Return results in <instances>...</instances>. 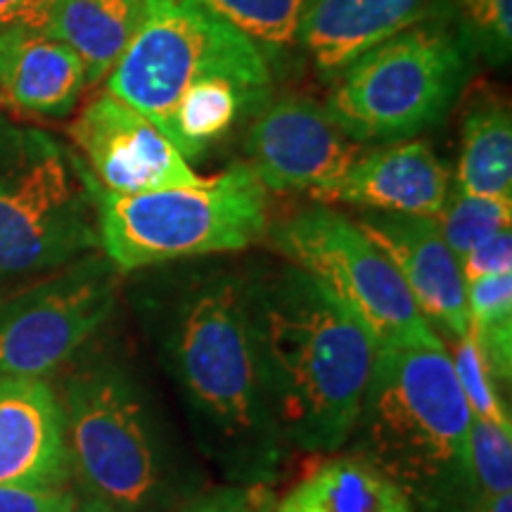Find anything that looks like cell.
<instances>
[{
	"label": "cell",
	"mask_w": 512,
	"mask_h": 512,
	"mask_svg": "<svg viewBox=\"0 0 512 512\" xmlns=\"http://www.w3.org/2000/svg\"><path fill=\"white\" fill-rule=\"evenodd\" d=\"M133 275L140 332L181 401L204 467L226 484L271 486L294 451L261 384L245 268L209 256Z\"/></svg>",
	"instance_id": "obj_1"
},
{
	"label": "cell",
	"mask_w": 512,
	"mask_h": 512,
	"mask_svg": "<svg viewBox=\"0 0 512 512\" xmlns=\"http://www.w3.org/2000/svg\"><path fill=\"white\" fill-rule=\"evenodd\" d=\"M261 384L292 451L347 446L373 375L366 325L292 264L245 268Z\"/></svg>",
	"instance_id": "obj_2"
},
{
	"label": "cell",
	"mask_w": 512,
	"mask_h": 512,
	"mask_svg": "<svg viewBox=\"0 0 512 512\" xmlns=\"http://www.w3.org/2000/svg\"><path fill=\"white\" fill-rule=\"evenodd\" d=\"M60 406L72 477L91 501L119 512H181L209 489L195 446L121 347L83 358L62 382Z\"/></svg>",
	"instance_id": "obj_3"
},
{
	"label": "cell",
	"mask_w": 512,
	"mask_h": 512,
	"mask_svg": "<svg viewBox=\"0 0 512 512\" xmlns=\"http://www.w3.org/2000/svg\"><path fill=\"white\" fill-rule=\"evenodd\" d=\"M470 420L444 342L377 349L347 453L399 484L418 512H477Z\"/></svg>",
	"instance_id": "obj_4"
},
{
	"label": "cell",
	"mask_w": 512,
	"mask_h": 512,
	"mask_svg": "<svg viewBox=\"0 0 512 512\" xmlns=\"http://www.w3.org/2000/svg\"><path fill=\"white\" fill-rule=\"evenodd\" d=\"M100 252L124 275L245 252L268 233V190L245 162L188 188L112 195L93 181Z\"/></svg>",
	"instance_id": "obj_5"
},
{
	"label": "cell",
	"mask_w": 512,
	"mask_h": 512,
	"mask_svg": "<svg viewBox=\"0 0 512 512\" xmlns=\"http://www.w3.org/2000/svg\"><path fill=\"white\" fill-rule=\"evenodd\" d=\"M100 252L93 178L67 145L0 117V275L50 273Z\"/></svg>",
	"instance_id": "obj_6"
},
{
	"label": "cell",
	"mask_w": 512,
	"mask_h": 512,
	"mask_svg": "<svg viewBox=\"0 0 512 512\" xmlns=\"http://www.w3.org/2000/svg\"><path fill=\"white\" fill-rule=\"evenodd\" d=\"M214 76L264 98L271 93V67L259 43L207 0H145L136 34L107 74V93L145 114L171 140L181 95Z\"/></svg>",
	"instance_id": "obj_7"
},
{
	"label": "cell",
	"mask_w": 512,
	"mask_h": 512,
	"mask_svg": "<svg viewBox=\"0 0 512 512\" xmlns=\"http://www.w3.org/2000/svg\"><path fill=\"white\" fill-rule=\"evenodd\" d=\"M465 43L441 19L389 38L332 76L323 110L358 145L413 140L456 105Z\"/></svg>",
	"instance_id": "obj_8"
},
{
	"label": "cell",
	"mask_w": 512,
	"mask_h": 512,
	"mask_svg": "<svg viewBox=\"0 0 512 512\" xmlns=\"http://www.w3.org/2000/svg\"><path fill=\"white\" fill-rule=\"evenodd\" d=\"M268 238L287 264L309 273L366 325L377 349L441 344L401 275L354 219L313 207L268 226Z\"/></svg>",
	"instance_id": "obj_9"
},
{
	"label": "cell",
	"mask_w": 512,
	"mask_h": 512,
	"mask_svg": "<svg viewBox=\"0 0 512 512\" xmlns=\"http://www.w3.org/2000/svg\"><path fill=\"white\" fill-rule=\"evenodd\" d=\"M121 278L93 252L0 299V375L43 380L72 361L112 318Z\"/></svg>",
	"instance_id": "obj_10"
},
{
	"label": "cell",
	"mask_w": 512,
	"mask_h": 512,
	"mask_svg": "<svg viewBox=\"0 0 512 512\" xmlns=\"http://www.w3.org/2000/svg\"><path fill=\"white\" fill-rule=\"evenodd\" d=\"M69 138L95 185L112 195L188 188L202 181L145 114L107 91L83 105L69 124Z\"/></svg>",
	"instance_id": "obj_11"
},
{
	"label": "cell",
	"mask_w": 512,
	"mask_h": 512,
	"mask_svg": "<svg viewBox=\"0 0 512 512\" xmlns=\"http://www.w3.org/2000/svg\"><path fill=\"white\" fill-rule=\"evenodd\" d=\"M247 166L266 190L313 192L344 174L361 145L328 112L304 98H283L256 114L245 138Z\"/></svg>",
	"instance_id": "obj_12"
},
{
	"label": "cell",
	"mask_w": 512,
	"mask_h": 512,
	"mask_svg": "<svg viewBox=\"0 0 512 512\" xmlns=\"http://www.w3.org/2000/svg\"><path fill=\"white\" fill-rule=\"evenodd\" d=\"M354 223L396 268L430 328L451 342L465 337L470 330L465 280L437 221L430 216L363 211Z\"/></svg>",
	"instance_id": "obj_13"
},
{
	"label": "cell",
	"mask_w": 512,
	"mask_h": 512,
	"mask_svg": "<svg viewBox=\"0 0 512 512\" xmlns=\"http://www.w3.org/2000/svg\"><path fill=\"white\" fill-rule=\"evenodd\" d=\"M448 188L446 166L425 140L413 138L361 152L342 176L313 192L311 200L434 219L444 207Z\"/></svg>",
	"instance_id": "obj_14"
},
{
	"label": "cell",
	"mask_w": 512,
	"mask_h": 512,
	"mask_svg": "<svg viewBox=\"0 0 512 512\" xmlns=\"http://www.w3.org/2000/svg\"><path fill=\"white\" fill-rule=\"evenodd\" d=\"M69 479L64 415L53 387L0 375V484L64 486Z\"/></svg>",
	"instance_id": "obj_15"
},
{
	"label": "cell",
	"mask_w": 512,
	"mask_h": 512,
	"mask_svg": "<svg viewBox=\"0 0 512 512\" xmlns=\"http://www.w3.org/2000/svg\"><path fill=\"white\" fill-rule=\"evenodd\" d=\"M441 12L444 0H311L297 41L320 72L335 76L368 50Z\"/></svg>",
	"instance_id": "obj_16"
},
{
	"label": "cell",
	"mask_w": 512,
	"mask_h": 512,
	"mask_svg": "<svg viewBox=\"0 0 512 512\" xmlns=\"http://www.w3.org/2000/svg\"><path fill=\"white\" fill-rule=\"evenodd\" d=\"M86 88L81 57L50 31H0V93L19 110L67 117Z\"/></svg>",
	"instance_id": "obj_17"
},
{
	"label": "cell",
	"mask_w": 512,
	"mask_h": 512,
	"mask_svg": "<svg viewBox=\"0 0 512 512\" xmlns=\"http://www.w3.org/2000/svg\"><path fill=\"white\" fill-rule=\"evenodd\" d=\"M275 512H418L411 498L368 460H323L275 505Z\"/></svg>",
	"instance_id": "obj_18"
},
{
	"label": "cell",
	"mask_w": 512,
	"mask_h": 512,
	"mask_svg": "<svg viewBox=\"0 0 512 512\" xmlns=\"http://www.w3.org/2000/svg\"><path fill=\"white\" fill-rule=\"evenodd\" d=\"M143 10L145 0H55L46 31L81 57L88 86H98L136 34Z\"/></svg>",
	"instance_id": "obj_19"
},
{
	"label": "cell",
	"mask_w": 512,
	"mask_h": 512,
	"mask_svg": "<svg viewBox=\"0 0 512 512\" xmlns=\"http://www.w3.org/2000/svg\"><path fill=\"white\" fill-rule=\"evenodd\" d=\"M456 188L512 200V114L498 95H479L463 119Z\"/></svg>",
	"instance_id": "obj_20"
},
{
	"label": "cell",
	"mask_w": 512,
	"mask_h": 512,
	"mask_svg": "<svg viewBox=\"0 0 512 512\" xmlns=\"http://www.w3.org/2000/svg\"><path fill=\"white\" fill-rule=\"evenodd\" d=\"M266 100L252 88L223 76L197 81L178 100L171 121V143L188 162L200 159L211 145L233 131L242 112L259 110Z\"/></svg>",
	"instance_id": "obj_21"
},
{
	"label": "cell",
	"mask_w": 512,
	"mask_h": 512,
	"mask_svg": "<svg viewBox=\"0 0 512 512\" xmlns=\"http://www.w3.org/2000/svg\"><path fill=\"white\" fill-rule=\"evenodd\" d=\"M470 332L494 380L510 387L512 377V271L465 285Z\"/></svg>",
	"instance_id": "obj_22"
},
{
	"label": "cell",
	"mask_w": 512,
	"mask_h": 512,
	"mask_svg": "<svg viewBox=\"0 0 512 512\" xmlns=\"http://www.w3.org/2000/svg\"><path fill=\"white\" fill-rule=\"evenodd\" d=\"M437 226L456 259L482 245L491 235L508 230L512 223V200L479 197L451 185L437 216Z\"/></svg>",
	"instance_id": "obj_23"
},
{
	"label": "cell",
	"mask_w": 512,
	"mask_h": 512,
	"mask_svg": "<svg viewBox=\"0 0 512 512\" xmlns=\"http://www.w3.org/2000/svg\"><path fill=\"white\" fill-rule=\"evenodd\" d=\"M233 27L264 46H290L311 0H207Z\"/></svg>",
	"instance_id": "obj_24"
},
{
	"label": "cell",
	"mask_w": 512,
	"mask_h": 512,
	"mask_svg": "<svg viewBox=\"0 0 512 512\" xmlns=\"http://www.w3.org/2000/svg\"><path fill=\"white\" fill-rule=\"evenodd\" d=\"M451 361L472 418L512 427L510 403L508 399H503L501 384H498L494 380V375H491V370L486 366L482 351H479L470 330H467L465 337H460L456 342Z\"/></svg>",
	"instance_id": "obj_25"
},
{
	"label": "cell",
	"mask_w": 512,
	"mask_h": 512,
	"mask_svg": "<svg viewBox=\"0 0 512 512\" xmlns=\"http://www.w3.org/2000/svg\"><path fill=\"white\" fill-rule=\"evenodd\" d=\"M472 467L482 501L510 494L512 489V427L489 420H470Z\"/></svg>",
	"instance_id": "obj_26"
},
{
	"label": "cell",
	"mask_w": 512,
	"mask_h": 512,
	"mask_svg": "<svg viewBox=\"0 0 512 512\" xmlns=\"http://www.w3.org/2000/svg\"><path fill=\"white\" fill-rule=\"evenodd\" d=\"M467 27L494 62H508L512 50V0H460Z\"/></svg>",
	"instance_id": "obj_27"
},
{
	"label": "cell",
	"mask_w": 512,
	"mask_h": 512,
	"mask_svg": "<svg viewBox=\"0 0 512 512\" xmlns=\"http://www.w3.org/2000/svg\"><path fill=\"white\" fill-rule=\"evenodd\" d=\"M271 486L266 484H223L209 486L181 512H275Z\"/></svg>",
	"instance_id": "obj_28"
},
{
	"label": "cell",
	"mask_w": 512,
	"mask_h": 512,
	"mask_svg": "<svg viewBox=\"0 0 512 512\" xmlns=\"http://www.w3.org/2000/svg\"><path fill=\"white\" fill-rule=\"evenodd\" d=\"M76 503L64 486L0 484V512H72Z\"/></svg>",
	"instance_id": "obj_29"
},
{
	"label": "cell",
	"mask_w": 512,
	"mask_h": 512,
	"mask_svg": "<svg viewBox=\"0 0 512 512\" xmlns=\"http://www.w3.org/2000/svg\"><path fill=\"white\" fill-rule=\"evenodd\" d=\"M460 273H463L465 285L472 280L489 278V275L510 273L512 271V228L491 235L482 245L463 254L458 259Z\"/></svg>",
	"instance_id": "obj_30"
},
{
	"label": "cell",
	"mask_w": 512,
	"mask_h": 512,
	"mask_svg": "<svg viewBox=\"0 0 512 512\" xmlns=\"http://www.w3.org/2000/svg\"><path fill=\"white\" fill-rule=\"evenodd\" d=\"M55 0H0V31L46 29Z\"/></svg>",
	"instance_id": "obj_31"
},
{
	"label": "cell",
	"mask_w": 512,
	"mask_h": 512,
	"mask_svg": "<svg viewBox=\"0 0 512 512\" xmlns=\"http://www.w3.org/2000/svg\"><path fill=\"white\" fill-rule=\"evenodd\" d=\"M477 512H512V494H503L489 498V501H482Z\"/></svg>",
	"instance_id": "obj_32"
},
{
	"label": "cell",
	"mask_w": 512,
	"mask_h": 512,
	"mask_svg": "<svg viewBox=\"0 0 512 512\" xmlns=\"http://www.w3.org/2000/svg\"><path fill=\"white\" fill-rule=\"evenodd\" d=\"M72 512H119L110 508V505L100 503V501H91V498H83V501H79L74 505Z\"/></svg>",
	"instance_id": "obj_33"
}]
</instances>
